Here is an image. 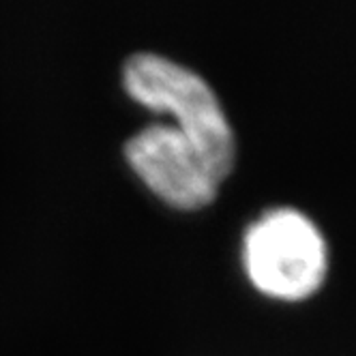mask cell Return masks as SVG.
I'll return each instance as SVG.
<instances>
[{
	"mask_svg": "<svg viewBox=\"0 0 356 356\" xmlns=\"http://www.w3.org/2000/svg\"><path fill=\"white\" fill-rule=\"evenodd\" d=\"M122 84L140 104L172 112L176 127L219 181L232 172L234 129L219 97L200 73L157 52H136L122 65Z\"/></svg>",
	"mask_w": 356,
	"mask_h": 356,
	"instance_id": "obj_1",
	"label": "cell"
},
{
	"mask_svg": "<svg viewBox=\"0 0 356 356\" xmlns=\"http://www.w3.org/2000/svg\"><path fill=\"white\" fill-rule=\"evenodd\" d=\"M243 264L251 284L264 294L305 298L326 277V241L309 215L294 207H275L247 225Z\"/></svg>",
	"mask_w": 356,
	"mask_h": 356,
	"instance_id": "obj_2",
	"label": "cell"
},
{
	"mask_svg": "<svg viewBox=\"0 0 356 356\" xmlns=\"http://www.w3.org/2000/svg\"><path fill=\"white\" fill-rule=\"evenodd\" d=\"M124 157L142 181L178 209H200L215 200L219 178L176 124L155 122L124 142Z\"/></svg>",
	"mask_w": 356,
	"mask_h": 356,
	"instance_id": "obj_3",
	"label": "cell"
}]
</instances>
